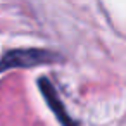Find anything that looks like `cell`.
<instances>
[{
    "instance_id": "1",
    "label": "cell",
    "mask_w": 126,
    "mask_h": 126,
    "mask_svg": "<svg viewBox=\"0 0 126 126\" xmlns=\"http://www.w3.org/2000/svg\"><path fill=\"white\" fill-rule=\"evenodd\" d=\"M59 55L50 50L43 48H17L7 52L0 59V73L16 69V67H33V66H42V64H50L55 62Z\"/></svg>"
},
{
    "instance_id": "2",
    "label": "cell",
    "mask_w": 126,
    "mask_h": 126,
    "mask_svg": "<svg viewBox=\"0 0 126 126\" xmlns=\"http://www.w3.org/2000/svg\"><path fill=\"white\" fill-rule=\"evenodd\" d=\"M38 85H40V90H42V93H43L47 104L50 105V109H52L54 114L57 116V119H59L64 126H76V123L67 116L66 107L62 105V102H61V98H59L55 88L50 85V81H48L47 78H40V79H38Z\"/></svg>"
}]
</instances>
